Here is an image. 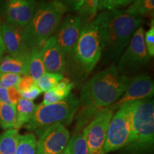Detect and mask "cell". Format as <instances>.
<instances>
[{
	"label": "cell",
	"instance_id": "obj_13",
	"mask_svg": "<svg viewBox=\"0 0 154 154\" xmlns=\"http://www.w3.org/2000/svg\"><path fill=\"white\" fill-rule=\"evenodd\" d=\"M2 37L5 51L12 57L29 55L31 49L25 42L24 27L4 22L1 25Z\"/></svg>",
	"mask_w": 154,
	"mask_h": 154
},
{
	"label": "cell",
	"instance_id": "obj_5",
	"mask_svg": "<svg viewBox=\"0 0 154 154\" xmlns=\"http://www.w3.org/2000/svg\"><path fill=\"white\" fill-rule=\"evenodd\" d=\"M79 106V101L73 94H69L62 101L51 104L40 103L25 128L35 131L38 136L44 129L55 124H69Z\"/></svg>",
	"mask_w": 154,
	"mask_h": 154
},
{
	"label": "cell",
	"instance_id": "obj_6",
	"mask_svg": "<svg viewBox=\"0 0 154 154\" xmlns=\"http://www.w3.org/2000/svg\"><path fill=\"white\" fill-rule=\"evenodd\" d=\"M154 140V104L150 99L134 102L131 113V134L127 146L142 149Z\"/></svg>",
	"mask_w": 154,
	"mask_h": 154
},
{
	"label": "cell",
	"instance_id": "obj_30",
	"mask_svg": "<svg viewBox=\"0 0 154 154\" xmlns=\"http://www.w3.org/2000/svg\"><path fill=\"white\" fill-rule=\"evenodd\" d=\"M144 42L146 47L149 53L150 57L154 56V24L153 20H152V24L151 27L144 33Z\"/></svg>",
	"mask_w": 154,
	"mask_h": 154
},
{
	"label": "cell",
	"instance_id": "obj_20",
	"mask_svg": "<svg viewBox=\"0 0 154 154\" xmlns=\"http://www.w3.org/2000/svg\"><path fill=\"white\" fill-rule=\"evenodd\" d=\"M128 14L136 17L153 16L154 0H135L125 10Z\"/></svg>",
	"mask_w": 154,
	"mask_h": 154
},
{
	"label": "cell",
	"instance_id": "obj_34",
	"mask_svg": "<svg viewBox=\"0 0 154 154\" xmlns=\"http://www.w3.org/2000/svg\"><path fill=\"white\" fill-rule=\"evenodd\" d=\"M61 2L66 9L72 11H79L85 0H58Z\"/></svg>",
	"mask_w": 154,
	"mask_h": 154
},
{
	"label": "cell",
	"instance_id": "obj_19",
	"mask_svg": "<svg viewBox=\"0 0 154 154\" xmlns=\"http://www.w3.org/2000/svg\"><path fill=\"white\" fill-rule=\"evenodd\" d=\"M19 137L15 128H9L0 135V154H15Z\"/></svg>",
	"mask_w": 154,
	"mask_h": 154
},
{
	"label": "cell",
	"instance_id": "obj_22",
	"mask_svg": "<svg viewBox=\"0 0 154 154\" xmlns=\"http://www.w3.org/2000/svg\"><path fill=\"white\" fill-rule=\"evenodd\" d=\"M37 140L33 133L19 135L15 154H36Z\"/></svg>",
	"mask_w": 154,
	"mask_h": 154
},
{
	"label": "cell",
	"instance_id": "obj_14",
	"mask_svg": "<svg viewBox=\"0 0 154 154\" xmlns=\"http://www.w3.org/2000/svg\"><path fill=\"white\" fill-rule=\"evenodd\" d=\"M36 4L34 0H7L6 22L24 27L33 16Z\"/></svg>",
	"mask_w": 154,
	"mask_h": 154
},
{
	"label": "cell",
	"instance_id": "obj_3",
	"mask_svg": "<svg viewBox=\"0 0 154 154\" xmlns=\"http://www.w3.org/2000/svg\"><path fill=\"white\" fill-rule=\"evenodd\" d=\"M142 24L141 17L133 16L126 11H107L105 45L101 56L103 59L113 62L118 61Z\"/></svg>",
	"mask_w": 154,
	"mask_h": 154
},
{
	"label": "cell",
	"instance_id": "obj_8",
	"mask_svg": "<svg viewBox=\"0 0 154 154\" xmlns=\"http://www.w3.org/2000/svg\"><path fill=\"white\" fill-rule=\"evenodd\" d=\"M145 30L142 26L135 32L131 39L118 60L117 70L126 76L146 66L150 57L144 42Z\"/></svg>",
	"mask_w": 154,
	"mask_h": 154
},
{
	"label": "cell",
	"instance_id": "obj_26",
	"mask_svg": "<svg viewBox=\"0 0 154 154\" xmlns=\"http://www.w3.org/2000/svg\"><path fill=\"white\" fill-rule=\"evenodd\" d=\"M71 149L72 154H88V147L83 132L78 133L72 138Z\"/></svg>",
	"mask_w": 154,
	"mask_h": 154
},
{
	"label": "cell",
	"instance_id": "obj_25",
	"mask_svg": "<svg viewBox=\"0 0 154 154\" xmlns=\"http://www.w3.org/2000/svg\"><path fill=\"white\" fill-rule=\"evenodd\" d=\"M22 98L20 92L16 87L0 88V102L10 105H17Z\"/></svg>",
	"mask_w": 154,
	"mask_h": 154
},
{
	"label": "cell",
	"instance_id": "obj_10",
	"mask_svg": "<svg viewBox=\"0 0 154 154\" xmlns=\"http://www.w3.org/2000/svg\"><path fill=\"white\" fill-rule=\"evenodd\" d=\"M69 138L70 134L64 125H51L39 135L36 154H60L66 146Z\"/></svg>",
	"mask_w": 154,
	"mask_h": 154
},
{
	"label": "cell",
	"instance_id": "obj_32",
	"mask_svg": "<svg viewBox=\"0 0 154 154\" xmlns=\"http://www.w3.org/2000/svg\"><path fill=\"white\" fill-rule=\"evenodd\" d=\"M42 91L36 84L35 86H32L29 89L26 90V91L24 92H22L21 95H22V97L24 98V99L29 100V101H33L34 99H36L42 94Z\"/></svg>",
	"mask_w": 154,
	"mask_h": 154
},
{
	"label": "cell",
	"instance_id": "obj_24",
	"mask_svg": "<svg viewBox=\"0 0 154 154\" xmlns=\"http://www.w3.org/2000/svg\"><path fill=\"white\" fill-rule=\"evenodd\" d=\"M63 78V74L46 72L36 81V85L42 92H46L51 89L56 84Z\"/></svg>",
	"mask_w": 154,
	"mask_h": 154
},
{
	"label": "cell",
	"instance_id": "obj_4",
	"mask_svg": "<svg viewBox=\"0 0 154 154\" xmlns=\"http://www.w3.org/2000/svg\"><path fill=\"white\" fill-rule=\"evenodd\" d=\"M67 11L66 7L58 0H43L36 4L33 16L23 31L29 49L42 47L53 36Z\"/></svg>",
	"mask_w": 154,
	"mask_h": 154
},
{
	"label": "cell",
	"instance_id": "obj_31",
	"mask_svg": "<svg viewBox=\"0 0 154 154\" xmlns=\"http://www.w3.org/2000/svg\"><path fill=\"white\" fill-rule=\"evenodd\" d=\"M36 84V81L32 78L30 75H25L20 78V79L17 83L16 88L18 91L20 92H24L26 90L29 89L32 86H35Z\"/></svg>",
	"mask_w": 154,
	"mask_h": 154
},
{
	"label": "cell",
	"instance_id": "obj_7",
	"mask_svg": "<svg viewBox=\"0 0 154 154\" xmlns=\"http://www.w3.org/2000/svg\"><path fill=\"white\" fill-rule=\"evenodd\" d=\"M134 102L125 103L113 115L108 127L103 154L120 149L129 143L131 134V113Z\"/></svg>",
	"mask_w": 154,
	"mask_h": 154
},
{
	"label": "cell",
	"instance_id": "obj_18",
	"mask_svg": "<svg viewBox=\"0 0 154 154\" xmlns=\"http://www.w3.org/2000/svg\"><path fill=\"white\" fill-rule=\"evenodd\" d=\"M42 47L32 48L29 58V75L36 81L46 73L43 57L42 53Z\"/></svg>",
	"mask_w": 154,
	"mask_h": 154
},
{
	"label": "cell",
	"instance_id": "obj_17",
	"mask_svg": "<svg viewBox=\"0 0 154 154\" xmlns=\"http://www.w3.org/2000/svg\"><path fill=\"white\" fill-rule=\"evenodd\" d=\"M36 106L32 101L21 98L16 105V122L14 128L19 130L24 126L33 116Z\"/></svg>",
	"mask_w": 154,
	"mask_h": 154
},
{
	"label": "cell",
	"instance_id": "obj_15",
	"mask_svg": "<svg viewBox=\"0 0 154 154\" xmlns=\"http://www.w3.org/2000/svg\"><path fill=\"white\" fill-rule=\"evenodd\" d=\"M42 57L46 72L62 74L66 69V55L51 36L42 47Z\"/></svg>",
	"mask_w": 154,
	"mask_h": 154
},
{
	"label": "cell",
	"instance_id": "obj_29",
	"mask_svg": "<svg viewBox=\"0 0 154 154\" xmlns=\"http://www.w3.org/2000/svg\"><path fill=\"white\" fill-rule=\"evenodd\" d=\"M22 77L21 75L11 73H0V88L16 87L17 83Z\"/></svg>",
	"mask_w": 154,
	"mask_h": 154
},
{
	"label": "cell",
	"instance_id": "obj_9",
	"mask_svg": "<svg viewBox=\"0 0 154 154\" xmlns=\"http://www.w3.org/2000/svg\"><path fill=\"white\" fill-rule=\"evenodd\" d=\"M113 112L110 107L103 109L83 130L88 154H103L108 127Z\"/></svg>",
	"mask_w": 154,
	"mask_h": 154
},
{
	"label": "cell",
	"instance_id": "obj_11",
	"mask_svg": "<svg viewBox=\"0 0 154 154\" xmlns=\"http://www.w3.org/2000/svg\"><path fill=\"white\" fill-rule=\"evenodd\" d=\"M84 26L79 16H69L59 23L53 34L66 57L72 56Z\"/></svg>",
	"mask_w": 154,
	"mask_h": 154
},
{
	"label": "cell",
	"instance_id": "obj_35",
	"mask_svg": "<svg viewBox=\"0 0 154 154\" xmlns=\"http://www.w3.org/2000/svg\"><path fill=\"white\" fill-rule=\"evenodd\" d=\"M60 154H72V149H71V140H69L66 146L64 148V149L63 150V151Z\"/></svg>",
	"mask_w": 154,
	"mask_h": 154
},
{
	"label": "cell",
	"instance_id": "obj_27",
	"mask_svg": "<svg viewBox=\"0 0 154 154\" xmlns=\"http://www.w3.org/2000/svg\"><path fill=\"white\" fill-rule=\"evenodd\" d=\"M73 88L74 84L69 79L63 78L62 79L59 81L52 88L56 94L63 100L71 94Z\"/></svg>",
	"mask_w": 154,
	"mask_h": 154
},
{
	"label": "cell",
	"instance_id": "obj_2",
	"mask_svg": "<svg viewBox=\"0 0 154 154\" xmlns=\"http://www.w3.org/2000/svg\"><path fill=\"white\" fill-rule=\"evenodd\" d=\"M107 11L84 24L72 56L84 72L89 73L101 59L105 45Z\"/></svg>",
	"mask_w": 154,
	"mask_h": 154
},
{
	"label": "cell",
	"instance_id": "obj_37",
	"mask_svg": "<svg viewBox=\"0 0 154 154\" xmlns=\"http://www.w3.org/2000/svg\"><path fill=\"white\" fill-rule=\"evenodd\" d=\"M1 24H0V48L4 47V44L2 42V31H1Z\"/></svg>",
	"mask_w": 154,
	"mask_h": 154
},
{
	"label": "cell",
	"instance_id": "obj_12",
	"mask_svg": "<svg viewBox=\"0 0 154 154\" xmlns=\"http://www.w3.org/2000/svg\"><path fill=\"white\" fill-rule=\"evenodd\" d=\"M153 94L154 84L151 77L146 74L138 75L130 80L122 96L109 107L113 111L118 110L128 102L151 99Z\"/></svg>",
	"mask_w": 154,
	"mask_h": 154
},
{
	"label": "cell",
	"instance_id": "obj_23",
	"mask_svg": "<svg viewBox=\"0 0 154 154\" xmlns=\"http://www.w3.org/2000/svg\"><path fill=\"white\" fill-rule=\"evenodd\" d=\"M100 0H85L79 10V15L84 24L88 23L95 18L99 10Z\"/></svg>",
	"mask_w": 154,
	"mask_h": 154
},
{
	"label": "cell",
	"instance_id": "obj_1",
	"mask_svg": "<svg viewBox=\"0 0 154 154\" xmlns=\"http://www.w3.org/2000/svg\"><path fill=\"white\" fill-rule=\"evenodd\" d=\"M130 80L112 65L88 81L80 91L79 101L84 109L80 113L78 128H82L88 120L113 104L124 94Z\"/></svg>",
	"mask_w": 154,
	"mask_h": 154
},
{
	"label": "cell",
	"instance_id": "obj_36",
	"mask_svg": "<svg viewBox=\"0 0 154 154\" xmlns=\"http://www.w3.org/2000/svg\"><path fill=\"white\" fill-rule=\"evenodd\" d=\"M5 47L0 48V63H2V61L4 57H5Z\"/></svg>",
	"mask_w": 154,
	"mask_h": 154
},
{
	"label": "cell",
	"instance_id": "obj_33",
	"mask_svg": "<svg viewBox=\"0 0 154 154\" xmlns=\"http://www.w3.org/2000/svg\"><path fill=\"white\" fill-rule=\"evenodd\" d=\"M61 101H62V99L59 96H58L54 91L53 88H51V89L45 92L43 101L42 103H43V104H51V103H57V102Z\"/></svg>",
	"mask_w": 154,
	"mask_h": 154
},
{
	"label": "cell",
	"instance_id": "obj_28",
	"mask_svg": "<svg viewBox=\"0 0 154 154\" xmlns=\"http://www.w3.org/2000/svg\"><path fill=\"white\" fill-rule=\"evenodd\" d=\"M135 0H100L99 10H115L131 5Z\"/></svg>",
	"mask_w": 154,
	"mask_h": 154
},
{
	"label": "cell",
	"instance_id": "obj_16",
	"mask_svg": "<svg viewBox=\"0 0 154 154\" xmlns=\"http://www.w3.org/2000/svg\"><path fill=\"white\" fill-rule=\"evenodd\" d=\"M29 54L19 57L7 55L0 63V73H11L25 76L29 74Z\"/></svg>",
	"mask_w": 154,
	"mask_h": 154
},
{
	"label": "cell",
	"instance_id": "obj_21",
	"mask_svg": "<svg viewBox=\"0 0 154 154\" xmlns=\"http://www.w3.org/2000/svg\"><path fill=\"white\" fill-rule=\"evenodd\" d=\"M16 114V106L0 102V126L3 129L14 128Z\"/></svg>",
	"mask_w": 154,
	"mask_h": 154
}]
</instances>
